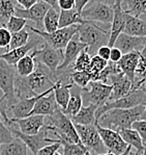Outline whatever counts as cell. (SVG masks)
Returning a JSON list of instances; mask_svg holds the SVG:
<instances>
[{"label": "cell", "mask_w": 146, "mask_h": 155, "mask_svg": "<svg viewBox=\"0 0 146 155\" xmlns=\"http://www.w3.org/2000/svg\"><path fill=\"white\" fill-rule=\"evenodd\" d=\"M57 81L56 73H53L43 64L36 61L35 70L27 77L16 76L15 93L18 100L41 95L52 89Z\"/></svg>", "instance_id": "obj_1"}, {"label": "cell", "mask_w": 146, "mask_h": 155, "mask_svg": "<svg viewBox=\"0 0 146 155\" xmlns=\"http://www.w3.org/2000/svg\"><path fill=\"white\" fill-rule=\"evenodd\" d=\"M144 109L145 104L128 109H111V110H108L105 114H103L96 122L104 128L119 132L122 129L132 128L134 122L142 118Z\"/></svg>", "instance_id": "obj_2"}, {"label": "cell", "mask_w": 146, "mask_h": 155, "mask_svg": "<svg viewBox=\"0 0 146 155\" xmlns=\"http://www.w3.org/2000/svg\"><path fill=\"white\" fill-rule=\"evenodd\" d=\"M110 35V29H105L104 24L87 20L84 24L79 25L77 32L80 42L87 45L86 51L91 56L96 55L101 47L109 44Z\"/></svg>", "instance_id": "obj_3"}, {"label": "cell", "mask_w": 146, "mask_h": 155, "mask_svg": "<svg viewBox=\"0 0 146 155\" xmlns=\"http://www.w3.org/2000/svg\"><path fill=\"white\" fill-rule=\"evenodd\" d=\"M47 122L51 128V132L56 135V139L72 144H81L76 126L72 119L67 117L60 108L55 111L53 116L47 117Z\"/></svg>", "instance_id": "obj_4"}, {"label": "cell", "mask_w": 146, "mask_h": 155, "mask_svg": "<svg viewBox=\"0 0 146 155\" xmlns=\"http://www.w3.org/2000/svg\"><path fill=\"white\" fill-rule=\"evenodd\" d=\"M78 27H79V25H73L70 26V27L59 28L56 31L49 33L44 31V30L36 29V28L30 24L26 25V28H28L30 31L35 33V35H39L46 44H48L52 48L57 50H63L67 47V45L72 40V38L75 35H77Z\"/></svg>", "instance_id": "obj_5"}, {"label": "cell", "mask_w": 146, "mask_h": 155, "mask_svg": "<svg viewBox=\"0 0 146 155\" xmlns=\"http://www.w3.org/2000/svg\"><path fill=\"white\" fill-rule=\"evenodd\" d=\"M143 104H146V91L143 87L132 89L131 92L122 98L114 100V101H108L105 104L101 105L95 113V119L98 121V119L103 114H105L108 110H111V109H128L139 105H143Z\"/></svg>", "instance_id": "obj_6"}, {"label": "cell", "mask_w": 146, "mask_h": 155, "mask_svg": "<svg viewBox=\"0 0 146 155\" xmlns=\"http://www.w3.org/2000/svg\"><path fill=\"white\" fill-rule=\"evenodd\" d=\"M17 72L15 66L8 65L0 58V90L4 94V104L6 106V114L11 106L18 101L15 93V80Z\"/></svg>", "instance_id": "obj_7"}, {"label": "cell", "mask_w": 146, "mask_h": 155, "mask_svg": "<svg viewBox=\"0 0 146 155\" xmlns=\"http://www.w3.org/2000/svg\"><path fill=\"white\" fill-rule=\"evenodd\" d=\"M112 94V85L104 83L98 80H91L87 87L81 89V95L83 99V105L87 106L95 104L100 107L109 101Z\"/></svg>", "instance_id": "obj_8"}, {"label": "cell", "mask_w": 146, "mask_h": 155, "mask_svg": "<svg viewBox=\"0 0 146 155\" xmlns=\"http://www.w3.org/2000/svg\"><path fill=\"white\" fill-rule=\"evenodd\" d=\"M79 134L81 144L85 146L91 153L104 154L108 153V150L104 145L98 128L95 124L91 125H75Z\"/></svg>", "instance_id": "obj_9"}, {"label": "cell", "mask_w": 146, "mask_h": 155, "mask_svg": "<svg viewBox=\"0 0 146 155\" xmlns=\"http://www.w3.org/2000/svg\"><path fill=\"white\" fill-rule=\"evenodd\" d=\"M81 16L84 20L93 21L101 24L111 26L114 18V8L105 3L88 4L82 11Z\"/></svg>", "instance_id": "obj_10"}, {"label": "cell", "mask_w": 146, "mask_h": 155, "mask_svg": "<svg viewBox=\"0 0 146 155\" xmlns=\"http://www.w3.org/2000/svg\"><path fill=\"white\" fill-rule=\"evenodd\" d=\"M32 53L35 61L43 64L53 73H56L58 67L63 61V50L54 49L46 43H44L43 46L39 48L32 50Z\"/></svg>", "instance_id": "obj_11"}, {"label": "cell", "mask_w": 146, "mask_h": 155, "mask_svg": "<svg viewBox=\"0 0 146 155\" xmlns=\"http://www.w3.org/2000/svg\"><path fill=\"white\" fill-rule=\"evenodd\" d=\"M95 126L101 135V139L109 153H113L115 155H122L126 153L129 146L123 140L120 133L117 131L104 128L100 126L98 122H95Z\"/></svg>", "instance_id": "obj_12"}, {"label": "cell", "mask_w": 146, "mask_h": 155, "mask_svg": "<svg viewBox=\"0 0 146 155\" xmlns=\"http://www.w3.org/2000/svg\"><path fill=\"white\" fill-rule=\"evenodd\" d=\"M44 43H45L44 40L39 35L31 32V37H30V40L27 44L22 47H19V48H16L14 50H9L8 52H4V53L0 54V58H2L4 61H6L8 65L16 66V64L21 58H23L25 55L29 54L35 48L42 47L44 45Z\"/></svg>", "instance_id": "obj_13"}, {"label": "cell", "mask_w": 146, "mask_h": 155, "mask_svg": "<svg viewBox=\"0 0 146 155\" xmlns=\"http://www.w3.org/2000/svg\"><path fill=\"white\" fill-rule=\"evenodd\" d=\"M51 6L48 3L39 0L37 3H35L33 6H31L28 9L24 8H16L15 15L18 17H21L23 19H26L27 21H31L33 22L36 29L39 30H44V18L46 16L47 12L50 9Z\"/></svg>", "instance_id": "obj_14"}, {"label": "cell", "mask_w": 146, "mask_h": 155, "mask_svg": "<svg viewBox=\"0 0 146 155\" xmlns=\"http://www.w3.org/2000/svg\"><path fill=\"white\" fill-rule=\"evenodd\" d=\"M55 89V85H54L52 89L46 91L45 93L41 95H37L34 97H30V98H25V99H21L18 100L13 106H11L8 110V116L9 119H23L26 118L30 114V113L32 111L33 107L36 103V101L39 100L41 97H43L46 94H50Z\"/></svg>", "instance_id": "obj_15"}, {"label": "cell", "mask_w": 146, "mask_h": 155, "mask_svg": "<svg viewBox=\"0 0 146 155\" xmlns=\"http://www.w3.org/2000/svg\"><path fill=\"white\" fill-rule=\"evenodd\" d=\"M22 133L27 135L36 134L46 126V117L33 114L23 119H11Z\"/></svg>", "instance_id": "obj_16"}, {"label": "cell", "mask_w": 146, "mask_h": 155, "mask_svg": "<svg viewBox=\"0 0 146 155\" xmlns=\"http://www.w3.org/2000/svg\"><path fill=\"white\" fill-rule=\"evenodd\" d=\"M86 49H87V45L80 42L78 35H75L72 38V40L69 42V44L67 45V47L64 48V51H63V61L61 63V65L58 67L57 71H64L67 69L70 68V67L74 65L75 61L79 56V54L83 50Z\"/></svg>", "instance_id": "obj_17"}, {"label": "cell", "mask_w": 146, "mask_h": 155, "mask_svg": "<svg viewBox=\"0 0 146 155\" xmlns=\"http://www.w3.org/2000/svg\"><path fill=\"white\" fill-rule=\"evenodd\" d=\"M145 45V37H133L122 32L118 35L113 47L120 50L122 54H126L131 52H141Z\"/></svg>", "instance_id": "obj_18"}, {"label": "cell", "mask_w": 146, "mask_h": 155, "mask_svg": "<svg viewBox=\"0 0 146 155\" xmlns=\"http://www.w3.org/2000/svg\"><path fill=\"white\" fill-rule=\"evenodd\" d=\"M109 84L112 85V94L110 96L109 101H114V100L122 98L128 95L133 87L132 81L122 72L112 75L109 79Z\"/></svg>", "instance_id": "obj_19"}, {"label": "cell", "mask_w": 146, "mask_h": 155, "mask_svg": "<svg viewBox=\"0 0 146 155\" xmlns=\"http://www.w3.org/2000/svg\"><path fill=\"white\" fill-rule=\"evenodd\" d=\"M121 0H117L116 3L113 5L114 8V18H113L112 24H111V29H110V41L108 46L112 47L114 46L115 41L118 38V35L120 33L123 32L124 29V24H126V18H124V11L121 6Z\"/></svg>", "instance_id": "obj_20"}, {"label": "cell", "mask_w": 146, "mask_h": 155, "mask_svg": "<svg viewBox=\"0 0 146 155\" xmlns=\"http://www.w3.org/2000/svg\"><path fill=\"white\" fill-rule=\"evenodd\" d=\"M53 92L50 93V94L44 95L43 97H41L37 100L29 116H33V114H39V116L45 117L53 116L55 114V111L59 108V106L56 103L55 96H54Z\"/></svg>", "instance_id": "obj_21"}, {"label": "cell", "mask_w": 146, "mask_h": 155, "mask_svg": "<svg viewBox=\"0 0 146 155\" xmlns=\"http://www.w3.org/2000/svg\"><path fill=\"white\" fill-rule=\"evenodd\" d=\"M140 61V52H131V53L123 54L120 61L117 63L119 69L124 75L132 81V83L135 80L136 70Z\"/></svg>", "instance_id": "obj_22"}, {"label": "cell", "mask_w": 146, "mask_h": 155, "mask_svg": "<svg viewBox=\"0 0 146 155\" xmlns=\"http://www.w3.org/2000/svg\"><path fill=\"white\" fill-rule=\"evenodd\" d=\"M124 18H126V24H124L123 33L133 37L146 38V21L129 14H126Z\"/></svg>", "instance_id": "obj_23"}, {"label": "cell", "mask_w": 146, "mask_h": 155, "mask_svg": "<svg viewBox=\"0 0 146 155\" xmlns=\"http://www.w3.org/2000/svg\"><path fill=\"white\" fill-rule=\"evenodd\" d=\"M73 82H64L57 80L55 83V89H54V96L57 105L59 106L61 110H64L67 106V103L70 98V89H72Z\"/></svg>", "instance_id": "obj_24"}, {"label": "cell", "mask_w": 146, "mask_h": 155, "mask_svg": "<svg viewBox=\"0 0 146 155\" xmlns=\"http://www.w3.org/2000/svg\"><path fill=\"white\" fill-rule=\"evenodd\" d=\"M83 107V99L81 95V87H79L76 84H73L70 89V98L67 103V106L65 107L63 114H65L70 119L79 113L80 109Z\"/></svg>", "instance_id": "obj_25"}, {"label": "cell", "mask_w": 146, "mask_h": 155, "mask_svg": "<svg viewBox=\"0 0 146 155\" xmlns=\"http://www.w3.org/2000/svg\"><path fill=\"white\" fill-rule=\"evenodd\" d=\"M98 106L95 104L84 106L80 109V111L76 116L72 118V121L75 125H91L96 122L95 113L98 110Z\"/></svg>", "instance_id": "obj_26"}, {"label": "cell", "mask_w": 146, "mask_h": 155, "mask_svg": "<svg viewBox=\"0 0 146 155\" xmlns=\"http://www.w3.org/2000/svg\"><path fill=\"white\" fill-rule=\"evenodd\" d=\"M86 20L82 18L81 14L76 8L70 9V11H60L59 17V28L70 27L73 25H81L84 24Z\"/></svg>", "instance_id": "obj_27"}, {"label": "cell", "mask_w": 146, "mask_h": 155, "mask_svg": "<svg viewBox=\"0 0 146 155\" xmlns=\"http://www.w3.org/2000/svg\"><path fill=\"white\" fill-rule=\"evenodd\" d=\"M36 67V61L34 58V55L32 53V51L29 54L25 55L23 58H21L20 61L16 64V72H17L18 76L21 77H27L30 74L35 70Z\"/></svg>", "instance_id": "obj_28"}, {"label": "cell", "mask_w": 146, "mask_h": 155, "mask_svg": "<svg viewBox=\"0 0 146 155\" xmlns=\"http://www.w3.org/2000/svg\"><path fill=\"white\" fill-rule=\"evenodd\" d=\"M0 155H28V148L19 137L5 145L0 146Z\"/></svg>", "instance_id": "obj_29"}, {"label": "cell", "mask_w": 146, "mask_h": 155, "mask_svg": "<svg viewBox=\"0 0 146 155\" xmlns=\"http://www.w3.org/2000/svg\"><path fill=\"white\" fill-rule=\"evenodd\" d=\"M119 133L129 146L134 148L135 150H138V151H143L144 143L136 130H134L133 128H128V129H122L121 131H119Z\"/></svg>", "instance_id": "obj_30"}, {"label": "cell", "mask_w": 146, "mask_h": 155, "mask_svg": "<svg viewBox=\"0 0 146 155\" xmlns=\"http://www.w3.org/2000/svg\"><path fill=\"white\" fill-rule=\"evenodd\" d=\"M59 17L60 11L50 8L44 18V31L51 33L59 29Z\"/></svg>", "instance_id": "obj_31"}, {"label": "cell", "mask_w": 146, "mask_h": 155, "mask_svg": "<svg viewBox=\"0 0 146 155\" xmlns=\"http://www.w3.org/2000/svg\"><path fill=\"white\" fill-rule=\"evenodd\" d=\"M124 6L122 8L126 14L140 18L146 13V0H124Z\"/></svg>", "instance_id": "obj_32"}, {"label": "cell", "mask_w": 146, "mask_h": 155, "mask_svg": "<svg viewBox=\"0 0 146 155\" xmlns=\"http://www.w3.org/2000/svg\"><path fill=\"white\" fill-rule=\"evenodd\" d=\"M17 6L16 0H0V25H5L11 17L15 16Z\"/></svg>", "instance_id": "obj_33"}, {"label": "cell", "mask_w": 146, "mask_h": 155, "mask_svg": "<svg viewBox=\"0 0 146 155\" xmlns=\"http://www.w3.org/2000/svg\"><path fill=\"white\" fill-rule=\"evenodd\" d=\"M30 35H31V32L26 27L19 32L11 33V44H9V47H8V51L26 45L29 42Z\"/></svg>", "instance_id": "obj_34"}, {"label": "cell", "mask_w": 146, "mask_h": 155, "mask_svg": "<svg viewBox=\"0 0 146 155\" xmlns=\"http://www.w3.org/2000/svg\"><path fill=\"white\" fill-rule=\"evenodd\" d=\"M70 80L74 84L81 89H85L88 83L92 80V75L89 71H73L70 73Z\"/></svg>", "instance_id": "obj_35"}, {"label": "cell", "mask_w": 146, "mask_h": 155, "mask_svg": "<svg viewBox=\"0 0 146 155\" xmlns=\"http://www.w3.org/2000/svg\"><path fill=\"white\" fill-rule=\"evenodd\" d=\"M61 148H62V155H87L89 150L82 144H72L61 140Z\"/></svg>", "instance_id": "obj_36"}, {"label": "cell", "mask_w": 146, "mask_h": 155, "mask_svg": "<svg viewBox=\"0 0 146 155\" xmlns=\"http://www.w3.org/2000/svg\"><path fill=\"white\" fill-rule=\"evenodd\" d=\"M91 63V55L88 54L86 50H83L77 59L75 61L74 65L72 66L73 71H89Z\"/></svg>", "instance_id": "obj_37"}, {"label": "cell", "mask_w": 146, "mask_h": 155, "mask_svg": "<svg viewBox=\"0 0 146 155\" xmlns=\"http://www.w3.org/2000/svg\"><path fill=\"white\" fill-rule=\"evenodd\" d=\"M120 72H121V71H120V69H119L118 65L109 61H108V65L106 66V68L104 69L102 72L98 74L95 80H98V81H102L104 83H107V84H109L110 77H111L112 75H114V74L120 73Z\"/></svg>", "instance_id": "obj_38"}, {"label": "cell", "mask_w": 146, "mask_h": 155, "mask_svg": "<svg viewBox=\"0 0 146 155\" xmlns=\"http://www.w3.org/2000/svg\"><path fill=\"white\" fill-rule=\"evenodd\" d=\"M107 65H108V61L103 59L102 57H100L98 55L91 56V63H90V68H89V72L92 75V80L96 79L98 75L106 68Z\"/></svg>", "instance_id": "obj_39"}, {"label": "cell", "mask_w": 146, "mask_h": 155, "mask_svg": "<svg viewBox=\"0 0 146 155\" xmlns=\"http://www.w3.org/2000/svg\"><path fill=\"white\" fill-rule=\"evenodd\" d=\"M28 24V21L26 19H23L21 17L18 16H13L11 17V19L8 21V23L5 24V27L11 31V33L19 32L22 29H24L26 25Z\"/></svg>", "instance_id": "obj_40"}, {"label": "cell", "mask_w": 146, "mask_h": 155, "mask_svg": "<svg viewBox=\"0 0 146 155\" xmlns=\"http://www.w3.org/2000/svg\"><path fill=\"white\" fill-rule=\"evenodd\" d=\"M11 40V32L5 25H0V54L8 51V47Z\"/></svg>", "instance_id": "obj_41"}, {"label": "cell", "mask_w": 146, "mask_h": 155, "mask_svg": "<svg viewBox=\"0 0 146 155\" xmlns=\"http://www.w3.org/2000/svg\"><path fill=\"white\" fill-rule=\"evenodd\" d=\"M15 137H16L13 134V132L9 130V128L3 123V121L0 118V146L8 144L11 140H14Z\"/></svg>", "instance_id": "obj_42"}, {"label": "cell", "mask_w": 146, "mask_h": 155, "mask_svg": "<svg viewBox=\"0 0 146 155\" xmlns=\"http://www.w3.org/2000/svg\"><path fill=\"white\" fill-rule=\"evenodd\" d=\"M132 128L134 130H136L139 133V135L141 137L143 143L146 142V120H140L134 122V124L132 125Z\"/></svg>", "instance_id": "obj_43"}, {"label": "cell", "mask_w": 146, "mask_h": 155, "mask_svg": "<svg viewBox=\"0 0 146 155\" xmlns=\"http://www.w3.org/2000/svg\"><path fill=\"white\" fill-rule=\"evenodd\" d=\"M61 148V143H54L48 146L42 148L36 155H54Z\"/></svg>", "instance_id": "obj_44"}, {"label": "cell", "mask_w": 146, "mask_h": 155, "mask_svg": "<svg viewBox=\"0 0 146 155\" xmlns=\"http://www.w3.org/2000/svg\"><path fill=\"white\" fill-rule=\"evenodd\" d=\"M76 0H58V8L60 11H70L75 8Z\"/></svg>", "instance_id": "obj_45"}, {"label": "cell", "mask_w": 146, "mask_h": 155, "mask_svg": "<svg viewBox=\"0 0 146 155\" xmlns=\"http://www.w3.org/2000/svg\"><path fill=\"white\" fill-rule=\"evenodd\" d=\"M110 53H111V47L107 46H103L96 52V55H98L100 57H102L103 59L109 61H110Z\"/></svg>", "instance_id": "obj_46"}, {"label": "cell", "mask_w": 146, "mask_h": 155, "mask_svg": "<svg viewBox=\"0 0 146 155\" xmlns=\"http://www.w3.org/2000/svg\"><path fill=\"white\" fill-rule=\"evenodd\" d=\"M122 56H123V54H122V52L120 51V50L115 48V47H112L111 53H110V61L117 64L121 59Z\"/></svg>", "instance_id": "obj_47"}, {"label": "cell", "mask_w": 146, "mask_h": 155, "mask_svg": "<svg viewBox=\"0 0 146 155\" xmlns=\"http://www.w3.org/2000/svg\"><path fill=\"white\" fill-rule=\"evenodd\" d=\"M16 1H17L18 8L28 9L31 6H33L35 3H37L39 0H16Z\"/></svg>", "instance_id": "obj_48"}, {"label": "cell", "mask_w": 146, "mask_h": 155, "mask_svg": "<svg viewBox=\"0 0 146 155\" xmlns=\"http://www.w3.org/2000/svg\"><path fill=\"white\" fill-rule=\"evenodd\" d=\"M89 2H90V0H76V6H75V8L81 14L82 11L86 8V5Z\"/></svg>", "instance_id": "obj_49"}, {"label": "cell", "mask_w": 146, "mask_h": 155, "mask_svg": "<svg viewBox=\"0 0 146 155\" xmlns=\"http://www.w3.org/2000/svg\"><path fill=\"white\" fill-rule=\"evenodd\" d=\"M117 2V0H90L88 4H93V3H105V4H109V5H114ZM87 4V5H88ZM86 5V6H87Z\"/></svg>", "instance_id": "obj_50"}, {"label": "cell", "mask_w": 146, "mask_h": 155, "mask_svg": "<svg viewBox=\"0 0 146 155\" xmlns=\"http://www.w3.org/2000/svg\"><path fill=\"white\" fill-rule=\"evenodd\" d=\"M42 1L46 2V3H48L49 5L51 6V8L57 9V11H60L59 8H58V0H42Z\"/></svg>", "instance_id": "obj_51"}, {"label": "cell", "mask_w": 146, "mask_h": 155, "mask_svg": "<svg viewBox=\"0 0 146 155\" xmlns=\"http://www.w3.org/2000/svg\"><path fill=\"white\" fill-rule=\"evenodd\" d=\"M132 151V147L129 146V148L128 150H126V152L124 154H122V155H128L129 152ZM91 155H115V154H113V153H109V152H108V153H104V154H96V153H91Z\"/></svg>", "instance_id": "obj_52"}, {"label": "cell", "mask_w": 146, "mask_h": 155, "mask_svg": "<svg viewBox=\"0 0 146 155\" xmlns=\"http://www.w3.org/2000/svg\"><path fill=\"white\" fill-rule=\"evenodd\" d=\"M140 57H141V59L146 61V45L144 46V48L142 49V51L140 52Z\"/></svg>", "instance_id": "obj_53"}, {"label": "cell", "mask_w": 146, "mask_h": 155, "mask_svg": "<svg viewBox=\"0 0 146 155\" xmlns=\"http://www.w3.org/2000/svg\"><path fill=\"white\" fill-rule=\"evenodd\" d=\"M142 152L143 151H138V150H135V151H133V150H132V151L129 152L128 155H142Z\"/></svg>", "instance_id": "obj_54"}, {"label": "cell", "mask_w": 146, "mask_h": 155, "mask_svg": "<svg viewBox=\"0 0 146 155\" xmlns=\"http://www.w3.org/2000/svg\"><path fill=\"white\" fill-rule=\"evenodd\" d=\"M3 100H4V94H3V92L0 90V103H1Z\"/></svg>", "instance_id": "obj_55"}, {"label": "cell", "mask_w": 146, "mask_h": 155, "mask_svg": "<svg viewBox=\"0 0 146 155\" xmlns=\"http://www.w3.org/2000/svg\"><path fill=\"white\" fill-rule=\"evenodd\" d=\"M142 120H146V104H145V109H144V113L142 114Z\"/></svg>", "instance_id": "obj_56"}, {"label": "cell", "mask_w": 146, "mask_h": 155, "mask_svg": "<svg viewBox=\"0 0 146 155\" xmlns=\"http://www.w3.org/2000/svg\"><path fill=\"white\" fill-rule=\"evenodd\" d=\"M142 155H146V142L144 143V147H143V152Z\"/></svg>", "instance_id": "obj_57"}, {"label": "cell", "mask_w": 146, "mask_h": 155, "mask_svg": "<svg viewBox=\"0 0 146 155\" xmlns=\"http://www.w3.org/2000/svg\"><path fill=\"white\" fill-rule=\"evenodd\" d=\"M54 155H62V153H60V152H58V151H57V152H56V153L54 154Z\"/></svg>", "instance_id": "obj_58"}, {"label": "cell", "mask_w": 146, "mask_h": 155, "mask_svg": "<svg viewBox=\"0 0 146 155\" xmlns=\"http://www.w3.org/2000/svg\"><path fill=\"white\" fill-rule=\"evenodd\" d=\"M121 1H124V0H121Z\"/></svg>", "instance_id": "obj_59"}, {"label": "cell", "mask_w": 146, "mask_h": 155, "mask_svg": "<svg viewBox=\"0 0 146 155\" xmlns=\"http://www.w3.org/2000/svg\"><path fill=\"white\" fill-rule=\"evenodd\" d=\"M144 90H145V91H146V89H144Z\"/></svg>", "instance_id": "obj_60"}]
</instances>
